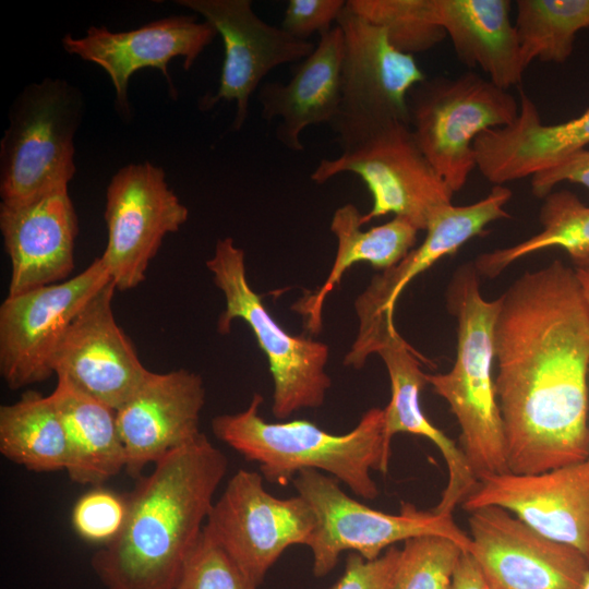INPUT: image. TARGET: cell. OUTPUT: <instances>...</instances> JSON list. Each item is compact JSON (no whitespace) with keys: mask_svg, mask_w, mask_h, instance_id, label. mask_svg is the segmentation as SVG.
<instances>
[{"mask_svg":"<svg viewBox=\"0 0 589 589\" xmlns=\"http://www.w3.org/2000/svg\"><path fill=\"white\" fill-rule=\"evenodd\" d=\"M582 298L589 312V267L574 268Z\"/></svg>","mask_w":589,"mask_h":589,"instance_id":"obj_39","label":"cell"},{"mask_svg":"<svg viewBox=\"0 0 589 589\" xmlns=\"http://www.w3.org/2000/svg\"><path fill=\"white\" fill-rule=\"evenodd\" d=\"M515 5L525 68L534 60L565 62L577 33L589 28V0H517Z\"/></svg>","mask_w":589,"mask_h":589,"instance_id":"obj_30","label":"cell"},{"mask_svg":"<svg viewBox=\"0 0 589 589\" xmlns=\"http://www.w3.org/2000/svg\"><path fill=\"white\" fill-rule=\"evenodd\" d=\"M83 111L82 93L65 80L45 77L23 88L0 142L2 204L68 188L76 171L74 135Z\"/></svg>","mask_w":589,"mask_h":589,"instance_id":"obj_5","label":"cell"},{"mask_svg":"<svg viewBox=\"0 0 589 589\" xmlns=\"http://www.w3.org/2000/svg\"><path fill=\"white\" fill-rule=\"evenodd\" d=\"M541 231L514 245L480 254L479 275L495 278L514 262L549 248L563 249L576 268L589 267V205L570 191H552L539 212Z\"/></svg>","mask_w":589,"mask_h":589,"instance_id":"obj_29","label":"cell"},{"mask_svg":"<svg viewBox=\"0 0 589 589\" xmlns=\"http://www.w3.org/2000/svg\"><path fill=\"white\" fill-rule=\"evenodd\" d=\"M0 231L11 264L8 296L57 284L72 273L79 220L68 188L22 204L1 203Z\"/></svg>","mask_w":589,"mask_h":589,"instance_id":"obj_21","label":"cell"},{"mask_svg":"<svg viewBox=\"0 0 589 589\" xmlns=\"http://www.w3.org/2000/svg\"><path fill=\"white\" fill-rule=\"evenodd\" d=\"M460 506L468 513L504 508L540 534L578 550L589 562V457L539 473L489 476Z\"/></svg>","mask_w":589,"mask_h":589,"instance_id":"obj_17","label":"cell"},{"mask_svg":"<svg viewBox=\"0 0 589 589\" xmlns=\"http://www.w3.org/2000/svg\"><path fill=\"white\" fill-rule=\"evenodd\" d=\"M217 35L205 20L197 22L194 15H175L125 32L91 26L85 36L76 38L65 34L61 43L68 53L105 70L115 88L116 108L122 117L129 118L128 86L136 71L158 69L167 80L171 96H176L169 61L182 57L184 70H190Z\"/></svg>","mask_w":589,"mask_h":589,"instance_id":"obj_19","label":"cell"},{"mask_svg":"<svg viewBox=\"0 0 589 589\" xmlns=\"http://www.w3.org/2000/svg\"><path fill=\"white\" fill-rule=\"evenodd\" d=\"M127 510V498L107 490L95 489L75 503L72 524L83 539L105 545L120 533Z\"/></svg>","mask_w":589,"mask_h":589,"instance_id":"obj_34","label":"cell"},{"mask_svg":"<svg viewBox=\"0 0 589 589\" xmlns=\"http://www.w3.org/2000/svg\"><path fill=\"white\" fill-rule=\"evenodd\" d=\"M0 452L31 471L65 470L67 438L51 395L27 390L0 407Z\"/></svg>","mask_w":589,"mask_h":589,"instance_id":"obj_28","label":"cell"},{"mask_svg":"<svg viewBox=\"0 0 589 589\" xmlns=\"http://www.w3.org/2000/svg\"><path fill=\"white\" fill-rule=\"evenodd\" d=\"M519 113L505 128L482 132L474 141L477 168L495 185L532 177L589 144V108L563 123L544 124L533 100L519 89Z\"/></svg>","mask_w":589,"mask_h":589,"instance_id":"obj_24","label":"cell"},{"mask_svg":"<svg viewBox=\"0 0 589 589\" xmlns=\"http://www.w3.org/2000/svg\"><path fill=\"white\" fill-rule=\"evenodd\" d=\"M336 22L344 34L341 100L330 128L339 146L395 121L409 124L408 95L426 79L413 56L347 2Z\"/></svg>","mask_w":589,"mask_h":589,"instance_id":"obj_10","label":"cell"},{"mask_svg":"<svg viewBox=\"0 0 589 589\" xmlns=\"http://www.w3.org/2000/svg\"><path fill=\"white\" fill-rule=\"evenodd\" d=\"M454 589H490L476 561L462 553L454 575Z\"/></svg>","mask_w":589,"mask_h":589,"instance_id":"obj_38","label":"cell"},{"mask_svg":"<svg viewBox=\"0 0 589 589\" xmlns=\"http://www.w3.org/2000/svg\"><path fill=\"white\" fill-rule=\"evenodd\" d=\"M413 13L440 26L460 62L480 68L495 85L520 84L526 70L509 0H409Z\"/></svg>","mask_w":589,"mask_h":589,"instance_id":"obj_22","label":"cell"},{"mask_svg":"<svg viewBox=\"0 0 589 589\" xmlns=\"http://www.w3.org/2000/svg\"><path fill=\"white\" fill-rule=\"evenodd\" d=\"M510 197L508 188L494 185L483 199L468 205L452 203L432 217L422 243L396 265L374 276L357 298L354 310L359 329L344 359L345 365L360 369L365 364L385 335L395 328V304L406 286L442 257L454 254L481 235L489 224L509 217L504 206Z\"/></svg>","mask_w":589,"mask_h":589,"instance_id":"obj_14","label":"cell"},{"mask_svg":"<svg viewBox=\"0 0 589 589\" xmlns=\"http://www.w3.org/2000/svg\"><path fill=\"white\" fill-rule=\"evenodd\" d=\"M263 479L256 471L239 469L203 528L257 587L288 548L308 546L316 527L303 497L274 496Z\"/></svg>","mask_w":589,"mask_h":589,"instance_id":"obj_11","label":"cell"},{"mask_svg":"<svg viewBox=\"0 0 589 589\" xmlns=\"http://www.w3.org/2000/svg\"><path fill=\"white\" fill-rule=\"evenodd\" d=\"M387 370L390 382V399L384 409L385 441L392 448V440L398 433H409L430 440L440 450L446 464L448 479L434 512L453 516L455 508L478 485L461 448L425 416L420 394L426 383L421 357L397 332L390 330L376 348Z\"/></svg>","mask_w":589,"mask_h":589,"instance_id":"obj_23","label":"cell"},{"mask_svg":"<svg viewBox=\"0 0 589 589\" xmlns=\"http://www.w3.org/2000/svg\"><path fill=\"white\" fill-rule=\"evenodd\" d=\"M111 280L100 257L62 281L7 296L0 305V374L11 389L49 378L56 351L85 304Z\"/></svg>","mask_w":589,"mask_h":589,"instance_id":"obj_12","label":"cell"},{"mask_svg":"<svg viewBox=\"0 0 589 589\" xmlns=\"http://www.w3.org/2000/svg\"><path fill=\"white\" fill-rule=\"evenodd\" d=\"M464 553L440 536L408 539L400 549L390 589H454V575Z\"/></svg>","mask_w":589,"mask_h":589,"instance_id":"obj_31","label":"cell"},{"mask_svg":"<svg viewBox=\"0 0 589 589\" xmlns=\"http://www.w3.org/2000/svg\"><path fill=\"white\" fill-rule=\"evenodd\" d=\"M469 514V554L490 589L581 587L589 562L578 550L540 534L498 506Z\"/></svg>","mask_w":589,"mask_h":589,"instance_id":"obj_16","label":"cell"},{"mask_svg":"<svg viewBox=\"0 0 589 589\" xmlns=\"http://www.w3.org/2000/svg\"><path fill=\"white\" fill-rule=\"evenodd\" d=\"M110 281L80 311L53 359V372L94 399L117 410L148 373L116 322Z\"/></svg>","mask_w":589,"mask_h":589,"instance_id":"obj_18","label":"cell"},{"mask_svg":"<svg viewBox=\"0 0 589 589\" xmlns=\"http://www.w3.org/2000/svg\"><path fill=\"white\" fill-rule=\"evenodd\" d=\"M344 0H290L287 4L281 28L291 36L309 40L317 33L320 36L333 28L346 7Z\"/></svg>","mask_w":589,"mask_h":589,"instance_id":"obj_36","label":"cell"},{"mask_svg":"<svg viewBox=\"0 0 589 589\" xmlns=\"http://www.w3.org/2000/svg\"><path fill=\"white\" fill-rule=\"evenodd\" d=\"M562 182L577 183L589 190V149L585 148L560 164L531 177L532 194L544 199Z\"/></svg>","mask_w":589,"mask_h":589,"instance_id":"obj_37","label":"cell"},{"mask_svg":"<svg viewBox=\"0 0 589 589\" xmlns=\"http://www.w3.org/2000/svg\"><path fill=\"white\" fill-rule=\"evenodd\" d=\"M579 589H589V570L587 572L582 585Z\"/></svg>","mask_w":589,"mask_h":589,"instance_id":"obj_40","label":"cell"},{"mask_svg":"<svg viewBox=\"0 0 589 589\" xmlns=\"http://www.w3.org/2000/svg\"><path fill=\"white\" fill-rule=\"evenodd\" d=\"M175 589H257L204 531L189 553Z\"/></svg>","mask_w":589,"mask_h":589,"instance_id":"obj_33","label":"cell"},{"mask_svg":"<svg viewBox=\"0 0 589 589\" xmlns=\"http://www.w3.org/2000/svg\"><path fill=\"white\" fill-rule=\"evenodd\" d=\"M344 34L336 25L320 36L314 50L296 63L287 83L266 82L257 98L262 117L279 119L276 139L292 152H302V132L311 125L333 123L341 100V64Z\"/></svg>","mask_w":589,"mask_h":589,"instance_id":"obj_25","label":"cell"},{"mask_svg":"<svg viewBox=\"0 0 589 589\" xmlns=\"http://www.w3.org/2000/svg\"><path fill=\"white\" fill-rule=\"evenodd\" d=\"M189 218V209L169 188L161 167L129 164L111 178L106 191L107 244L99 256L117 290L140 286L164 238Z\"/></svg>","mask_w":589,"mask_h":589,"instance_id":"obj_13","label":"cell"},{"mask_svg":"<svg viewBox=\"0 0 589 589\" xmlns=\"http://www.w3.org/2000/svg\"><path fill=\"white\" fill-rule=\"evenodd\" d=\"M457 322L456 359L446 373H426V383L443 398L459 429V447L478 482L508 472L506 441L493 376L494 326L500 298L485 300L474 263L454 273L446 292Z\"/></svg>","mask_w":589,"mask_h":589,"instance_id":"obj_4","label":"cell"},{"mask_svg":"<svg viewBox=\"0 0 589 589\" xmlns=\"http://www.w3.org/2000/svg\"><path fill=\"white\" fill-rule=\"evenodd\" d=\"M399 555L400 549L395 545L375 560L351 552L342 575L330 589H390Z\"/></svg>","mask_w":589,"mask_h":589,"instance_id":"obj_35","label":"cell"},{"mask_svg":"<svg viewBox=\"0 0 589 589\" xmlns=\"http://www.w3.org/2000/svg\"><path fill=\"white\" fill-rule=\"evenodd\" d=\"M408 112L417 144L455 193L477 167L476 139L513 124L519 101L508 89L469 71L417 84L408 95Z\"/></svg>","mask_w":589,"mask_h":589,"instance_id":"obj_7","label":"cell"},{"mask_svg":"<svg viewBox=\"0 0 589 589\" xmlns=\"http://www.w3.org/2000/svg\"><path fill=\"white\" fill-rule=\"evenodd\" d=\"M340 155L321 159L311 180L322 184L351 172L366 185L373 203L361 225L394 214L419 230L452 204L454 192L420 149L408 123L395 121L340 146Z\"/></svg>","mask_w":589,"mask_h":589,"instance_id":"obj_9","label":"cell"},{"mask_svg":"<svg viewBox=\"0 0 589 589\" xmlns=\"http://www.w3.org/2000/svg\"><path fill=\"white\" fill-rule=\"evenodd\" d=\"M178 5L197 13L221 36L225 57L215 94L199 101L201 110H209L219 101H236L231 130L243 127L252 94L273 69L298 63L314 50L315 45L291 36L281 27L262 20L250 0H177Z\"/></svg>","mask_w":589,"mask_h":589,"instance_id":"obj_15","label":"cell"},{"mask_svg":"<svg viewBox=\"0 0 589 589\" xmlns=\"http://www.w3.org/2000/svg\"><path fill=\"white\" fill-rule=\"evenodd\" d=\"M127 497L120 533L92 566L107 589H175L228 460L205 434L159 459Z\"/></svg>","mask_w":589,"mask_h":589,"instance_id":"obj_2","label":"cell"},{"mask_svg":"<svg viewBox=\"0 0 589 589\" xmlns=\"http://www.w3.org/2000/svg\"><path fill=\"white\" fill-rule=\"evenodd\" d=\"M205 404L201 375L178 369L149 372L136 392L116 410L125 452V471L132 477L148 464L196 440Z\"/></svg>","mask_w":589,"mask_h":589,"instance_id":"obj_20","label":"cell"},{"mask_svg":"<svg viewBox=\"0 0 589 589\" xmlns=\"http://www.w3.org/2000/svg\"><path fill=\"white\" fill-rule=\"evenodd\" d=\"M361 216L359 209L349 203L335 211L330 231L336 237L337 250L332 268L315 292L293 305L305 317L312 333L321 330L324 301L348 268L366 262L385 271L400 262L417 242L420 230L404 217L394 216L383 225L362 230Z\"/></svg>","mask_w":589,"mask_h":589,"instance_id":"obj_27","label":"cell"},{"mask_svg":"<svg viewBox=\"0 0 589 589\" xmlns=\"http://www.w3.org/2000/svg\"><path fill=\"white\" fill-rule=\"evenodd\" d=\"M68 445L65 471L81 484L98 485L125 469V452L116 410L57 376L50 394Z\"/></svg>","mask_w":589,"mask_h":589,"instance_id":"obj_26","label":"cell"},{"mask_svg":"<svg viewBox=\"0 0 589 589\" xmlns=\"http://www.w3.org/2000/svg\"><path fill=\"white\" fill-rule=\"evenodd\" d=\"M261 394L237 413L212 420L214 435L247 460L256 462L265 480L287 485L303 470L329 473L365 500L378 495L371 470L386 473L392 448L385 441L384 409L370 408L344 434L324 431L306 420L267 422L260 413Z\"/></svg>","mask_w":589,"mask_h":589,"instance_id":"obj_3","label":"cell"},{"mask_svg":"<svg viewBox=\"0 0 589 589\" xmlns=\"http://www.w3.org/2000/svg\"><path fill=\"white\" fill-rule=\"evenodd\" d=\"M494 377L509 472L589 457V312L574 268L555 260L498 297Z\"/></svg>","mask_w":589,"mask_h":589,"instance_id":"obj_1","label":"cell"},{"mask_svg":"<svg viewBox=\"0 0 589 589\" xmlns=\"http://www.w3.org/2000/svg\"><path fill=\"white\" fill-rule=\"evenodd\" d=\"M292 483L316 518L308 546L317 578L330 573L345 551L375 560L395 543L416 537L440 536L457 543L465 553L472 550L469 534L453 516L422 510L410 503H402L398 514L376 510L347 495L338 480L317 470L299 472Z\"/></svg>","mask_w":589,"mask_h":589,"instance_id":"obj_8","label":"cell"},{"mask_svg":"<svg viewBox=\"0 0 589 589\" xmlns=\"http://www.w3.org/2000/svg\"><path fill=\"white\" fill-rule=\"evenodd\" d=\"M206 267L226 301L217 321V330L225 335L230 332L235 320H242L267 358L274 384L273 414L285 419L299 410L321 407L332 384L325 370L328 346L291 335L276 322L250 286L244 251L236 245L232 238L216 242Z\"/></svg>","mask_w":589,"mask_h":589,"instance_id":"obj_6","label":"cell"},{"mask_svg":"<svg viewBox=\"0 0 589 589\" xmlns=\"http://www.w3.org/2000/svg\"><path fill=\"white\" fill-rule=\"evenodd\" d=\"M347 7L381 26L389 43L404 53L424 52L447 37L443 28L418 17L409 0H348Z\"/></svg>","mask_w":589,"mask_h":589,"instance_id":"obj_32","label":"cell"}]
</instances>
